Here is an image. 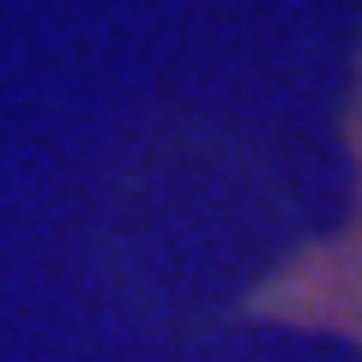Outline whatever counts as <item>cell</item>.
Segmentation results:
<instances>
[{
    "instance_id": "cell-1",
    "label": "cell",
    "mask_w": 362,
    "mask_h": 362,
    "mask_svg": "<svg viewBox=\"0 0 362 362\" xmlns=\"http://www.w3.org/2000/svg\"><path fill=\"white\" fill-rule=\"evenodd\" d=\"M338 278H344V284H356V302H362V218H356V235H350L344 259H338Z\"/></svg>"
}]
</instances>
